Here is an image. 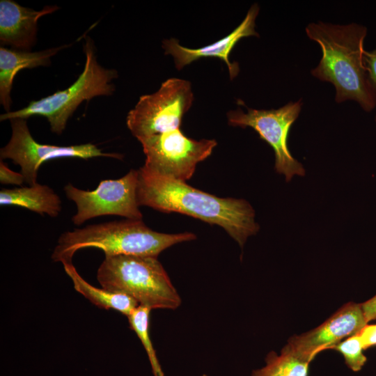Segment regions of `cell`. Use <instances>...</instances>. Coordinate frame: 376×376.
Here are the masks:
<instances>
[{
  "instance_id": "9",
  "label": "cell",
  "mask_w": 376,
  "mask_h": 376,
  "mask_svg": "<svg viewBox=\"0 0 376 376\" xmlns=\"http://www.w3.org/2000/svg\"><path fill=\"white\" fill-rule=\"evenodd\" d=\"M138 170H130L116 180L100 181L93 191L78 189L71 183L64 187L68 199L77 207L72 221L77 226L101 216L117 215L127 219L142 220L137 202Z\"/></svg>"
},
{
  "instance_id": "5",
  "label": "cell",
  "mask_w": 376,
  "mask_h": 376,
  "mask_svg": "<svg viewBox=\"0 0 376 376\" xmlns=\"http://www.w3.org/2000/svg\"><path fill=\"white\" fill-rule=\"evenodd\" d=\"M94 47L93 40L86 37L84 70L68 88L38 100L31 101L21 109L3 113L0 116V120H26L34 116H43L49 123L52 132L61 134L69 118L83 101L96 96L110 95L114 92L115 87L111 81L118 77V73L115 70L104 68L99 64Z\"/></svg>"
},
{
  "instance_id": "14",
  "label": "cell",
  "mask_w": 376,
  "mask_h": 376,
  "mask_svg": "<svg viewBox=\"0 0 376 376\" xmlns=\"http://www.w3.org/2000/svg\"><path fill=\"white\" fill-rule=\"evenodd\" d=\"M66 46L57 47L39 52L22 51L0 48V102L5 110L10 111V92L14 79L18 72L50 63V58Z\"/></svg>"
},
{
  "instance_id": "23",
  "label": "cell",
  "mask_w": 376,
  "mask_h": 376,
  "mask_svg": "<svg viewBox=\"0 0 376 376\" xmlns=\"http://www.w3.org/2000/svg\"><path fill=\"white\" fill-rule=\"evenodd\" d=\"M367 323L376 320V295L361 304Z\"/></svg>"
},
{
  "instance_id": "17",
  "label": "cell",
  "mask_w": 376,
  "mask_h": 376,
  "mask_svg": "<svg viewBox=\"0 0 376 376\" xmlns=\"http://www.w3.org/2000/svg\"><path fill=\"white\" fill-rule=\"evenodd\" d=\"M311 362L281 350V354L270 352L265 365L253 370L251 376H307Z\"/></svg>"
},
{
  "instance_id": "20",
  "label": "cell",
  "mask_w": 376,
  "mask_h": 376,
  "mask_svg": "<svg viewBox=\"0 0 376 376\" xmlns=\"http://www.w3.org/2000/svg\"><path fill=\"white\" fill-rule=\"evenodd\" d=\"M0 182L4 185H22L24 182V178L21 173H17L8 168L6 164L1 160L0 162Z\"/></svg>"
},
{
  "instance_id": "3",
  "label": "cell",
  "mask_w": 376,
  "mask_h": 376,
  "mask_svg": "<svg viewBox=\"0 0 376 376\" xmlns=\"http://www.w3.org/2000/svg\"><path fill=\"white\" fill-rule=\"evenodd\" d=\"M196 239L192 233L176 234L151 230L142 220L125 219L63 233L52 254L54 262L71 263L74 254L85 248L102 250L105 256L135 255L157 257L167 248Z\"/></svg>"
},
{
  "instance_id": "22",
  "label": "cell",
  "mask_w": 376,
  "mask_h": 376,
  "mask_svg": "<svg viewBox=\"0 0 376 376\" xmlns=\"http://www.w3.org/2000/svg\"><path fill=\"white\" fill-rule=\"evenodd\" d=\"M358 333L364 350L376 346V324H366Z\"/></svg>"
},
{
  "instance_id": "21",
  "label": "cell",
  "mask_w": 376,
  "mask_h": 376,
  "mask_svg": "<svg viewBox=\"0 0 376 376\" xmlns=\"http://www.w3.org/2000/svg\"><path fill=\"white\" fill-rule=\"evenodd\" d=\"M363 57L370 82L376 93V48L371 51L364 50Z\"/></svg>"
},
{
  "instance_id": "12",
  "label": "cell",
  "mask_w": 376,
  "mask_h": 376,
  "mask_svg": "<svg viewBox=\"0 0 376 376\" xmlns=\"http://www.w3.org/2000/svg\"><path fill=\"white\" fill-rule=\"evenodd\" d=\"M259 10L258 5L253 3L242 22L230 33L207 46L190 49L180 45L178 40L175 38L165 40L162 43L165 54H171L173 57L175 68L178 70L201 58H219L226 63L230 77L233 79L238 75L240 67L238 63L230 61L229 54L242 38L259 36L255 29L256 19Z\"/></svg>"
},
{
  "instance_id": "19",
  "label": "cell",
  "mask_w": 376,
  "mask_h": 376,
  "mask_svg": "<svg viewBox=\"0 0 376 376\" xmlns=\"http://www.w3.org/2000/svg\"><path fill=\"white\" fill-rule=\"evenodd\" d=\"M329 349L340 353L347 366L354 372L361 370L367 361L359 333L345 338Z\"/></svg>"
},
{
  "instance_id": "15",
  "label": "cell",
  "mask_w": 376,
  "mask_h": 376,
  "mask_svg": "<svg viewBox=\"0 0 376 376\" xmlns=\"http://www.w3.org/2000/svg\"><path fill=\"white\" fill-rule=\"evenodd\" d=\"M1 205H16L51 217L61 211L58 195L49 186L37 183L29 187L3 189L0 191Z\"/></svg>"
},
{
  "instance_id": "7",
  "label": "cell",
  "mask_w": 376,
  "mask_h": 376,
  "mask_svg": "<svg viewBox=\"0 0 376 376\" xmlns=\"http://www.w3.org/2000/svg\"><path fill=\"white\" fill-rule=\"evenodd\" d=\"M301 106V99H299L279 109H256L246 107V113L237 109L227 114L230 125L253 128L260 138L272 148L275 170L285 175L286 182L290 181L295 175L304 176L305 174L301 164L292 157L288 146L290 128L298 118Z\"/></svg>"
},
{
  "instance_id": "16",
  "label": "cell",
  "mask_w": 376,
  "mask_h": 376,
  "mask_svg": "<svg viewBox=\"0 0 376 376\" xmlns=\"http://www.w3.org/2000/svg\"><path fill=\"white\" fill-rule=\"evenodd\" d=\"M64 270L71 279L74 288L96 306L113 309L128 317L139 304L131 297L120 292L96 288L86 281L77 272L72 263L63 264Z\"/></svg>"
},
{
  "instance_id": "1",
  "label": "cell",
  "mask_w": 376,
  "mask_h": 376,
  "mask_svg": "<svg viewBox=\"0 0 376 376\" xmlns=\"http://www.w3.org/2000/svg\"><path fill=\"white\" fill-rule=\"evenodd\" d=\"M136 197L139 206L179 212L218 225L241 247L259 230L255 211L246 201L217 197L144 166L138 170Z\"/></svg>"
},
{
  "instance_id": "25",
  "label": "cell",
  "mask_w": 376,
  "mask_h": 376,
  "mask_svg": "<svg viewBox=\"0 0 376 376\" xmlns=\"http://www.w3.org/2000/svg\"><path fill=\"white\" fill-rule=\"evenodd\" d=\"M375 122H376V116H375Z\"/></svg>"
},
{
  "instance_id": "24",
  "label": "cell",
  "mask_w": 376,
  "mask_h": 376,
  "mask_svg": "<svg viewBox=\"0 0 376 376\" xmlns=\"http://www.w3.org/2000/svg\"><path fill=\"white\" fill-rule=\"evenodd\" d=\"M201 376H208V375H205V374H203V375H201Z\"/></svg>"
},
{
  "instance_id": "6",
  "label": "cell",
  "mask_w": 376,
  "mask_h": 376,
  "mask_svg": "<svg viewBox=\"0 0 376 376\" xmlns=\"http://www.w3.org/2000/svg\"><path fill=\"white\" fill-rule=\"evenodd\" d=\"M193 100L189 81L169 79L158 91L139 98L127 114V127L139 141L178 129Z\"/></svg>"
},
{
  "instance_id": "18",
  "label": "cell",
  "mask_w": 376,
  "mask_h": 376,
  "mask_svg": "<svg viewBox=\"0 0 376 376\" xmlns=\"http://www.w3.org/2000/svg\"><path fill=\"white\" fill-rule=\"evenodd\" d=\"M151 310L148 307L139 305L127 318L130 329L136 333L146 350L153 375L164 376L150 337L149 327Z\"/></svg>"
},
{
  "instance_id": "10",
  "label": "cell",
  "mask_w": 376,
  "mask_h": 376,
  "mask_svg": "<svg viewBox=\"0 0 376 376\" xmlns=\"http://www.w3.org/2000/svg\"><path fill=\"white\" fill-rule=\"evenodd\" d=\"M12 135L8 143L0 150L1 159H10L19 165L24 182L29 186L37 184L39 167L45 162L63 157H77L88 159L97 157L121 159L118 153L102 151L91 143L68 146L42 144L33 139L26 119L10 120Z\"/></svg>"
},
{
  "instance_id": "13",
  "label": "cell",
  "mask_w": 376,
  "mask_h": 376,
  "mask_svg": "<svg viewBox=\"0 0 376 376\" xmlns=\"http://www.w3.org/2000/svg\"><path fill=\"white\" fill-rule=\"evenodd\" d=\"M58 9L47 6L40 10L20 6L12 0L0 1V42L15 49L29 51L35 44L40 17Z\"/></svg>"
},
{
  "instance_id": "8",
  "label": "cell",
  "mask_w": 376,
  "mask_h": 376,
  "mask_svg": "<svg viewBox=\"0 0 376 376\" xmlns=\"http://www.w3.org/2000/svg\"><path fill=\"white\" fill-rule=\"evenodd\" d=\"M139 142L146 155L144 166L162 175L186 182L197 164L208 157L217 141L185 136L180 128L153 135Z\"/></svg>"
},
{
  "instance_id": "2",
  "label": "cell",
  "mask_w": 376,
  "mask_h": 376,
  "mask_svg": "<svg viewBox=\"0 0 376 376\" xmlns=\"http://www.w3.org/2000/svg\"><path fill=\"white\" fill-rule=\"evenodd\" d=\"M367 28L361 24H333L319 22L306 27L308 37L322 50L313 76L331 83L336 88L335 101H356L366 111L376 107V93L363 63V43Z\"/></svg>"
},
{
  "instance_id": "11",
  "label": "cell",
  "mask_w": 376,
  "mask_h": 376,
  "mask_svg": "<svg viewBox=\"0 0 376 376\" xmlns=\"http://www.w3.org/2000/svg\"><path fill=\"white\" fill-rule=\"evenodd\" d=\"M366 324L361 304L350 301L316 328L290 338L282 350L311 362L319 352L358 333Z\"/></svg>"
},
{
  "instance_id": "4",
  "label": "cell",
  "mask_w": 376,
  "mask_h": 376,
  "mask_svg": "<svg viewBox=\"0 0 376 376\" xmlns=\"http://www.w3.org/2000/svg\"><path fill=\"white\" fill-rule=\"evenodd\" d=\"M102 288L125 294L151 309L174 310L182 302L157 257L105 256L97 272Z\"/></svg>"
}]
</instances>
